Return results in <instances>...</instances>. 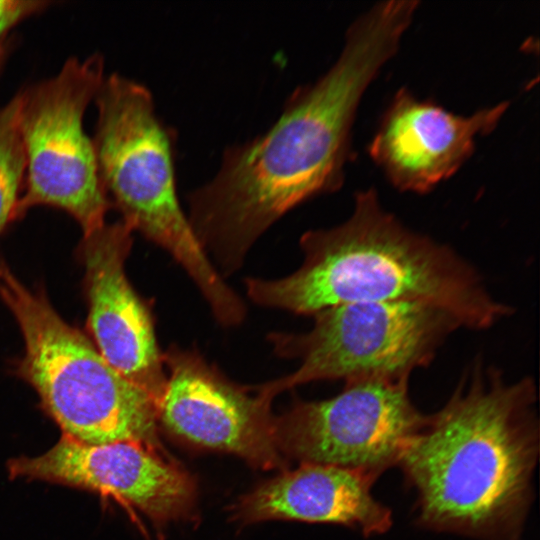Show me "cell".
<instances>
[{"mask_svg":"<svg viewBox=\"0 0 540 540\" xmlns=\"http://www.w3.org/2000/svg\"><path fill=\"white\" fill-rule=\"evenodd\" d=\"M415 12L411 1L390 0L359 16L333 65L296 87L265 132L227 146L214 176L187 194L189 223L222 276L284 214L342 186L360 100Z\"/></svg>","mask_w":540,"mask_h":540,"instance_id":"obj_1","label":"cell"},{"mask_svg":"<svg viewBox=\"0 0 540 540\" xmlns=\"http://www.w3.org/2000/svg\"><path fill=\"white\" fill-rule=\"evenodd\" d=\"M539 457L537 389L475 359L444 406L427 415L398 465L428 530L522 540Z\"/></svg>","mask_w":540,"mask_h":540,"instance_id":"obj_2","label":"cell"},{"mask_svg":"<svg viewBox=\"0 0 540 540\" xmlns=\"http://www.w3.org/2000/svg\"><path fill=\"white\" fill-rule=\"evenodd\" d=\"M302 265L280 279L247 278L257 305L301 315L353 302L416 301L486 330L512 313L474 264L451 246L404 225L374 188L357 192L347 220L300 238Z\"/></svg>","mask_w":540,"mask_h":540,"instance_id":"obj_3","label":"cell"},{"mask_svg":"<svg viewBox=\"0 0 540 540\" xmlns=\"http://www.w3.org/2000/svg\"><path fill=\"white\" fill-rule=\"evenodd\" d=\"M93 138L110 207L132 231L165 249L188 273L225 327L241 324L246 306L224 281L196 238L176 189L172 129L159 117L151 91L119 73L105 76L94 98Z\"/></svg>","mask_w":540,"mask_h":540,"instance_id":"obj_4","label":"cell"},{"mask_svg":"<svg viewBox=\"0 0 540 540\" xmlns=\"http://www.w3.org/2000/svg\"><path fill=\"white\" fill-rule=\"evenodd\" d=\"M0 298L24 340L18 370L63 435L88 444L157 443L158 404L116 371L94 343L0 262Z\"/></svg>","mask_w":540,"mask_h":540,"instance_id":"obj_5","label":"cell"},{"mask_svg":"<svg viewBox=\"0 0 540 540\" xmlns=\"http://www.w3.org/2000/svg\"><path fill=\"white\" fill-rule=\"evenodd\" d=\"M313 317L306 333L269 335L278 356L300 364L292 373L256 386L266 398L320 380H409L462 328L446 311L416 301L346 303Z\"/></svg>","mask_w":540,"mask_h":540,"instance_id":"obj_6","label":"cell"},{"mask_svg":"<svg viewBox=\"0 0 540 540\" xmlns=\"http://www.w3.org/2000/svg\"><path fill=\"white\" fill-rule=\"evenodd\" d=\"M104 74L102 56L72 57L60 71L18 93L25 179L16 218L46 205L72 216L83 234L105 223L110 204L102 187L84 115Z\"/></svg>","mask_w":540,"mask_h":540,"instance_id":"obj_7","label":"cell"},{"mask_svg":"<svg viewBox=\"0 0 540 540\" xmlns=\"http://www.w3.org/2000/svg\"><path fill=\"white\" fill-rule=\"evenodd\" d=\"M344 383L329 399L297 401L275 417L276 445L302 464L344 467L378 479L398 465L427 415L414 405L409 380Z\"/></svg>","mask_w":540,"mask_h":540,"instance_id":"obj_8","label":"cell"},{"mask_svg":"<svg viewBox=\"0 0 540 540\" xmlns=\"http://www.w3.org/2000/svg\"><path fill=\"white\" fill-rule=\"evenodd\" d=\"M166 386L158 406L171 433L195 445L234 453L262 468L282 463L272 400L229 380L198 352L171 345L163 354Z\"/></svg>","mask_w":540,"mask_h":540,"instance_id":"obj_9","label":"cell"},{"mask_svg":"<svg viewBox=\"0 0 540 540\" xmlns=\"http://www.w3.org/2000/svg\"><path fill=\"white\" fill-rule=\"evenodd\" d=\"M132 229L122 220L83 234L88 328L103 358L158 404L166 386L151 311L130 284L125 262Z\"/></svg>","mask_w":540,"mask_h":540,"instance_id":"obj_10","label":"cell"},{"mask_svg":"<svg viewBox=\"0 0 540 540\" xmlns=\"http://www.w3.org/2000/svg\"><path fill=\"white\" fill-rule=\"evenodd\" d=\"M13 477L82 488L133 506L156 522L185 516L195 499L189 475L132 441L88 444L62 435L44 454L13 459Z\"/></svg>","mask_w":540,"mask_h":540,"instance_id":"obj_11","label":"cell"},{"mask_svg":"<svg viewBox=\"0 0 540 540\" xmlns=\"http://www.w3.org/2000/svg\"><path fill=\"white\" fill-rule=\"evenodd\" d=\"M508 106L509 102H501L461 116L420 101L401 88L385 111L368 151L394 187L427 193L468 160L476 137L493 131Z\"/></svg>","mask_w":540,"mask_h":540,"instance_id":"obj_12","label":"cell"},{"mask_svg":"<svg viewBox=\"0 0 540 540\" xmlns=\"http://www.w3.org/2000/svg\"><path fill=\"white\" fill-rule=\"evenodd\" d=\"M377 479L331 465L303 464L260 485L235 506L236 520L271 519L333 523L364 536L386 533L392 512L372 494Z\"/></svg>","mask_w":540,"mask_h":540,"instance_id":"obj_13","label":"cell"},{"mask_svg":"<svg viewBox=\"0 0 540 540\" xmlns=\"http://www.w3.org/2000/svg\"><path fill=\"white\" fill-rule=\"evenodd\" d=\"M18 106V94L5 105H0V233L16 218L25 179Z\"/></svg>","mask_w":540,"mask_h":540,"instance_id":"obj_14","label":"cell"},{"mask_svg":"<svg viewBox=\"0 0 540 540\" xmlns=\"http://www.w3.org/2000/svg\"><path fill=\"white\" fill-rule=\"evenodd\" d=\"M50 4L42 0H0V40L17 24Z\"/></svg>","mask_w":540,"mask_h":540,"instance_id":"obj_15","label":"cell"},{"mask_svg":"<svg viewBox=\"0 0 540 540\" xmlns=\"http://www.w3.org/2000/svg\"><path fill=\"white\" fill-rule=\"evenodd\" d=\"M9 49H10V46H9V41L4 38L2 40H0V71L4 65V62L8 56V53H9Z\"/></svg>","mask_w":540,"mask_h":540,"instance_id":"obj_16","label":"cell"}]
</instances>
